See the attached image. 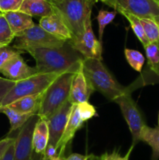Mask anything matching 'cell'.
<instances>
[{"label":"cell","mask_w":159,"mask_h":160,"mask_svg":"<svg viewBox=\"0 0 159 160\" xmlns=\"http://www.w3.org/2000/svg\"><path fill=\"white\" fill-rule=\"evenodd\" d=\"M36 61L37 73H77L84 58L67 41L57 48H31L26 50Z\"/></svg>","instance_id":"cell-1"},{"label":"cell","mask_w":159,"mask_h":160,"mask_svg":"<svg viewBox=\"0 0 159 160\" xmlns=\"http://www.w3.org/2000/svg\"><path fill=\"white\" fill-rule=\"evenodd\" d=\"M83 70L89 85L98 91L110 101L128 93L129 88L123 87L108 70L102 61L96 59H84Z\"/></svg>","instance_id":"cell-2"},{"label":"cell","mask_w":159,"mask_h":160,"mask_svg":"<svg viewBox=\"0 0 159 160\" xmlns=\"http://www.w3.org/2000/svg\"><path fill=\"white\" fill-rule=\"evenodd\" d=\"M76 73L73 72L62 73L43 92L41 104L37 112L40 119L48 120L68 101L72 81Z\"/></svg>","instance_id":"cell-3"},{"label":"cell","mask_w":159,"mask_h":160,"mask_svg":"<svg viewBox=\"0 0 159 160\" xmlns=\"http://www.w3.org/2000/svg\"><path fill=\"white\" fill-rule=\"evenodd\" d=\"M53 7L70 28L73 38L83 34L86 20L91 15L92 3L87 0H62Z\"/></svg>","instance_id":"cell-4"},{"label":"cell","mask_w":159,"mask_h":160,"mask_svg":"<svg viewBox=\"0 0 159 160\" xmlns=\"http://www.w3.org/2000/svg\"><path fill=\"white\" fill-rule=\"evenodd\" d=\"M59 75V73H37L23 81H17L6 95L0 107L9 106L23 97L42 93Z\"/></svg>","instance_id":"cell-5"},{"label":"cell","mask_w":159,"mask_h":160,"mask_svg":"<svg viewBox=\"0 0 159 160\" xmlns=\"http://www.w3.org/2000/svg\"><path fill=\"white\" fill-rule=\"evenodd\" d=\"M67 41L62 40L43 29L40 25L34 24L15 37L13 48L24 52L31 48H57Z\"/></svg>","instance_id":"cell-6"},{"label":"cell","mask_w":159,"mask_h":160,"mask_svg":"<svg viewBox=\"0 0 159 160\" xmlns=\"http://www.w3.org/2000/svg\"><path fill=\"white\" fill-rule=\"evenodd\" d=\"M114 102L119 106L123 116L132 134V145L135 146L139 142H140L142 129L145 125H147L143 115L129 92L121 95Z\"/></svg>","instance_id":"cell-7"},{"label":"cell","mask_w":159,"mask_h":160,"mask_svg":"<svg viewBox=\"0 0 159 160\" xmlns=\"http://www.w3.org/2000/svg\"><path fill=\"white\" fill-rule=\"evenodd\" d=\"M84 59L102 60V43L97 39L91 25V15L87 18L82 34L68 41Z\"/></svg>","instance_id":"cell-8"},{"label":"cell","mask_w":159,"mask_h":160,"mask_svg":"<svg viewBox=\"0 0 159 160\" xmlns=\"http://www.w3.org/2000/svg\"><path fill=\"white\" fill-rule=\"evenodd\" d=\"M104 4L117 12H129L139 18H159V2L157 0H108Z\"/></svg>","instance_id":"cell-9"},{"label":"cell","mask_w":159,"mask_h":160,"mask_svg":"<svg viewBox=\"0 0 159 160\" xmlns=\"http://www.w3.org/2000/svg\"><path fill=\"white\" fill-rule=\"evenodd\" d=\"M39 118L37 114L32 116L20 129L14 144L13 160H31L33 153V132Z\"/></svg>","instance_id":"cell-10"},{"label":"cell","mask_w":159,"mask_h":160,"mask_svg":"<svg viewBox=\"0 0 159 160\" xmlns=\"http://www.w3.org/2000/svg\"><path fill=\"white\" fill-rule=\"evenodd\" d=\"M73 104L65 102L47 121L49 128V141L48 145H53L56 148L65 129Z\"/></svg>","instance_id":"cell-11"},{"label":"cell","mask_w":159,"mask_h":160,"mask_svg":"<svg viewBox=\"0 0 159 160\" xmlns=\"http://www.w3.org/2000/svg\"><path fill=\"white\" fill-rule=\"evenodd\" d=\"M84 122L85 121L83 119L80 112L78 105H73V108H72L71 113H70L68 123H67L66 127H65L63 134H62V138H61L60 141H59V144L56 147L58 150V155H59V157L65 158V152L66 147L73 140L76 131H79L84 126Z\"/></svg>","instance_id":"cell-12"},{"label":"cell","mask_w":159,"mask_h":160,"mask_svg":"<svg viewBox=\"0 0 159 160\" xmlns=\"http://www.w3.org/2000/svg\"><path fill=\"white\" fill-rule=\"evenodd\" d=\"M0 73L7 79L14 81H20L37 74L35 67L28 66L21 56H17L5 64Z\"/></svg>","instance_id":"cell-13"},{"label":"cell","mask_w":159,"mask_h":160,"mask_svg":"<svg viewBox=\"0 0 159 160\" xmlns=\"http://www.w3.org/2000/svg\"><path fill=\"white\" fill-rule=\"evenodd\" d=\"M39 25L49 34L64 41H70L73 34L61 16L54 9L52 14L41 18Z\"/></svg>","instance_id":"cell-14"},{"label":"cell","mask_w":159,"mask_h":160,"mask_svg":"<svg viewBox=\"0 0 159 160\" xmlns=\"http://www.w3.org/2000/svg\"><path fill=\"white\" fill-rule=\"evenodd\" d=\"M94 92L93 89L89 85L87 81L82 67L80 68L77 73L75 74L70 88L69 102L72 104H80V103L88 102L90 95Z\"/></svg>","instance_id":"cell-15"},{"label":"cell","mask_w":159,"mask_h":160,"mask_svg":"<svg viewBox=\"0 0 159 160\" xmlns=\"http://www.w3.org/2000/svg\"><path fill=\"white\" fill-rule=\"evenodd\" d=\"M49 141L48 121L39 118L33 132V150L36 154H44Z\"/></svg>","instance_id":"cell-16"},{"label":"cell","mask_w":159,"mask_h":160,"mask_svg":"<svg viewBox=\"0 0 159 160\" xmlns=\"http://www.w3.org/2000/svg\"><path fill=\"white\" fill-rule=\"evenodd\" d=\"M42 95L43 92L37 95L23 97L6 106L20 113L36 115L40 109Z\"/></svg>","instance_id":"cell-17"},{"label":"cell","mask_w":159,"mask_h":160,"mask_svg":"<svg viewBox=\"0 0 159 160\" xmlns=\"http://www.w3.org/2000/svg\"><path fill=\"white\" fill-rule=\"evenodd\" d=\"M3 14L15 37L35 24L33 21L32 17L20 11L8 12Z\"/></svg>","instance_id":"cell-18"},{"label":"cell","mask_w":159,"mask_h":160,"mask_svg":"<svg viewBox=\"0 0 159 160\" xmlns=\"http://www.w3.org/2000/svg\"><path fill=\"white\" fill-rule=\"evenodd\" d=\"M19 11L31 17L42 18L52 14L54 7L46 0H24Z\"/></svg>","instance_id":"cell-19"},{"label":"cell","mask_w":159,"mask_h":160,"mask_svg":"<svg viewBox=\"0 0 159 160\" xmlns=\"http://www.w3.org/2000/svg\"><path fill=\"white\" fill-rule=\"evenodd\" d=\"M140 142L150 145L152 149L151 160L159 159V128H150L145 125L140 134Z\"/></svg>","instance_id":"cell-20"},{"label":"cell","mask_w":159,"mask_h":160,"mask_svg":"<svg viewBox=\"0 0 159 160\" xmlns=\"http://www.w3.org/2000/svg\"><path fill=\"white\" fill-rule=\"evenodd\" d=\"M0 112L4 113L8 117L10 123V130H9V134L17 130L20 129L25 123L27 122V120L31 118L33 114H24L20 113L17 112L13 109H10L8 106H3L0 107Z\"/></svg>","instance_id":"cell-21"},{"label":"cell","mask_w":159,"mask_h":160,"mask_svg":"<svg viewBox=\"0 0 159 160\" xmlns=\"http://www.w3.org/2000/svg\"><path fill=\"white\" fill-rule=\"evenodd\" d=\"M150 70L159 77V42L149 43L144 47Z\"/></svg>","instance_id":"cell-22"},{"label":"cell","mask_w":159,"mask_h":160,"mask_svg":"<svg viewBox=\"0 0 159 160\" xmlns=\"http://www.w3.org/2000/svg\"><path fill=\"white\" fill-rule=\"evenodd\" d=\"M119 13H121L123 17H125L127 19L129 24H130L132 31H133L135 35L137 37V38H138L139 40H140V42H141L142 45H143V47L147 45L150 42L149 41H148V39L147 38L144 30H143V26H142L141 23H140V18L136 17V16L132 15V14L129 13V12H120Z\"/></svg>","instance_id":"cell-23"},{"label":"cell","mask_w":159,"mask_h":160,"mask_svg":"<svg viewBox=\"0 0 159 160\" xmlns=\"http://www.w3.org/2000/svg\"><path fill=\"white\" fill-rule=\"evenodd\" d=\"M147 38L150 43L159 42V23L155 19L140 18Z\"/></svg>","instance_id":"cell-24"},{"label":"cell","mask_w":159,"mask_h":160,"mask_svg":"<svg viewBox=\"0 0 159 160\" xmlns=\"http://www.w3.org/2000/svg\"><path fill=\"white\" fill-rule=\"evenodd\" d=\"M124 53L126 60L130 67L134 70L140 73L145 62V58L143 55L139 51L129 49V48H125Z\"/></svg>","instance_id":"cell-25"},{"label":"cell","mask_w":159,"mask_h":160,"mask_svg":"<svg viewBox=\"0 0 159 160\" xmlns=\"http://www.w3.org/2000/svg\"><path fill=\"white\" fill-rule=\"evenodd\" d=\"M117 14V11H107L100 9L97 20L98 22V33H99V42L102 43L103 34L106 27L112 23Z\"/></svg>","instance_id":"cell-26"},{"label":"cell","mask_w":159,"mask_h":160,"mask_svg":"<svg viewBox=\"0 0 159 160\" xmlns=\"http://www.w3.org/2000/svg\"><path fill=\"white\" fill-rule=\"evenodd\" d=\"M15 38L4 14L0 12V47L8 46Z\"/></svg>","instance_id":"cell-27"},{"label":"cell","mask_w":159,"mask_h":160,"mask_svg":"<svg viewBox=\"0 0 159 160\" xmlns=\"http://www.w3.org/2000/svg\"><path fill=\"white\" fill-rule=\"evenodd\" d=\"M23 52L18 50L13 47L3 46L0 47V69L9 60L17 56H20Z\"/></svg>","instance_id":"cell-28"},{"label":"cell","mask_w":159,"mask_h":160,"mask_svg":"<svg viewBox=\"0 0 159 160\" xmlns=\"http://www.w3.org/2000/svg\"><path fill=\"white\" fill-rule=\"evenodd\" d=\"M24 0H0V12H16L20 10Z\"/></svg>","instance_id":"cell-29"},{"label":"cell","mask_w":159,"mask_h":160,"mask_svg":"<svg viewBox=\"0 0 159 160\" xmlns=\"http://www.w3.org/2000/svg\"><path fill=\"white\" fill-rule=\"evenodd\" d=\"M78 105V108H79L81 116H82L83 119L84 121H87L90 119L93 118L94 117L97 116V112L95 108L92 106L91 104L86 102L80 103Z\"/></svg>","instance_id":"cell-30"},{"label":"cell","mask_w":159,"mask_h":160,"mask_svg":"<svg viewBox=\"0 0 159 160\" xmlns=\"http://www.w3.org/2000/svg\"><path fill=\"white\" fill-rule=\"evenodd\" d=\"M133 147L134 145H131L130 148L128 150L127 153L124 156H122L117 150H114L112 152H105L101 157H97V160H129V156H130V154L132 152Z\"/></svg>","instance_id":"cell-31"},{"label":"cell","mask_w":159,"mask_h":160,"mask_svg":"<svg viewBox=\"0 0 159 160\" xmlns=\"http://www.w3.org/2000/svg\"><path fill=\"white\" fill-rule=\"evenodd\" d=\"M16 83H17V81L0 77V106H1L2 102L6 95L12 88Z\"/></svg>","instance_id":"cell-32"},{"label":"cell","mask_w":159,"mask_h":160,"mask_svg":"<svg viewBox=\"0 0 159 160\" xmlns=\"http://www.w3.org/2000/svg\"><path fill=\"white\" fill-rule=\"evenodd\" d=\"M16 138L6 137L0 140V160L2 159L5 153L6 152L9 147L15 142Z\"/></svg>","instance_id":"cell-33"},{"label":"cell","mask_w":159,"mask_h":160,"mask_svg":"<svg viewBox=\"0 0 159 160\" xmlns=\"http://www.w3.org/2000/svg\"><path fill=\"white\" fill-rule=\"evenodd\" d=\"M96 157L93 155H81L78 153H73L68 157H65V160H95Z\"/></svg>","instance_id":"cell-34"},{"label":"cell","mask_w":159,"mask_h":160,"mask_svg":"<svg viewBox=\"0 0 159 160\" xmlns=\"http://www.w3.org/2000/svg\"><path fill=\"white\" fill-rule=\"evenodd\" d=\"M43 155L46 159H51V158L59 156V155H58L57 148H56L55 146H53V145H48L46 149H45V153H44Z\"/></svg>","instance_id":"cell-35"},{"label":"cell","mask_w":159,"mask_h":160,"mask_svg":"<svg viewBox=\"0 0 159 160\" xmlns=\"http://www.w3.org/2000/svg\"><path fill=\"white\" fill-rule=\"evenodd\" d=\"M16 141V140H15ZM14 144L15 142L9 147L7 149L6 152L5 153L4 156H3L2 159V160H13L14 159Z\"/></svg>","instance_id":"cell-36"},{"label":"cell","mask_w":159,"mask_h":160,"mask_svg":"<svg viewBox=\"0 0 159 160\" xmlns=\"http://www.w3.org/2000/svg\"><path fill=\"white\" fill-rule=\"evenodd\" d=\"M31 160H50L49 159H46L44 156L43 154H36V153H33L32 159Z\"/></svg>","instance_id":"cell-37"},{"label":"cell","mask_w":159,"mask_h":160,"mask_svg":"<svg viewBox=\"0 0 159 160\" xmlns=\"http://www.w3.org/2000/svg\"><path fill=\"white\" fill-rule=\"evenodd\" d=\"M47 1H48L49 3H51V5H53V6H54V5H56V4H58V3L60 2H62V0H47Z\"/></svg>","instance_id":"cell-38"},{"label":"cell","mask_w":159,"mask_h":160,"mask_svg":"<svg viewBox=\"0 0 159 160\" xmlns=\"http://www.w3.org/2000/svg\"><path fill=\"white\" fill-rule=\"evenodd\" d=\"M87 1H89L90 3H92V4H93V3L97 2H102L103 3H105L108 0H87Z\"/></svg>","instance_id":"cell-39"},{"label":"cell","mask_w":159,"mask_h":160,"mask_svg":"<svg viewBox=\"0 0 159 160\" xmlns=\"http://www.w3.org/2000/svg\"><path fill=\"white\" fill-rule=\"evenodd\" d=\"M155 20H157V22H158V23H159V18H157V19H155Z\"/></svg>","instance_id":"cell-40"},{"label":"cell","mask_w":159,"mask_h":160,"mask_svg":"<svg viewBox=\"0 0 159 160\" xmlns=\"http://www.w3.org/2000/svg\"><path fill=\"white\" fill-rule=\"evenodd\" d=\"M158 128H159V114H158Z\"/></svg>","instance_id":"cell-41"},{"label":"cell","mask_w":159,"mask_h":160,"mask_svg":"<svg viewBox=\"0 0 159 160\" xmlns=\"http://www.w3.org/2000/svg\"><path fill=\"white\" fill-rule=\"evenodd\" d=\"M157 1H158V2H159V0H157Z\"/></svg>","instance_id":"cell-42"}]
</instances>
